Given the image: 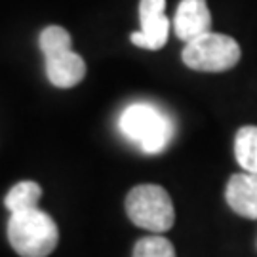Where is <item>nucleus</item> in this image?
<instances>
[{"label":"nucleus","mask_w":257,"mask_h":257,"mask_svg":"<svg viewBox=\"0 0 257 257\" xmlns=\"http://www.w3.org/2000/svg\"><path fill=\"white\" fill-rule=\"evenodd\" d=\"M134 257H175V249L162 234H151L136 242Z\"/></svg>","instance_id":"f8f14e48"},{"label":"nucleus","mask_w":257,"mask_h":257,"mask_svg":"<svg viewBox=\"0 0 257 257\" xmlns=\"http://www.w3.org/2000/svg\"><path fill=\"white\" fill-rule=\"evenodd\" d=\"M170 29H172V21L168 19L166 14H160V16H155V18L141 21V31L132 33L130 40L138 48L160 50L168 42Z\"/></svg>","instance_id":"6e6552de"},{"label":"nucleus","mask_w":257,"mask_h":257,"mask_svg":"<svg viewBox=\"0 0 257 257\" xmlns=\"http://www.w3.org/2000/svg\"><path fill=\"white\" fill-rule=\"evenodd\" d=\"M183 63L200 73H223L240 61V46L232 37L221 33H204L185 42Z\"/></svg>","instance_id":"20e7f679"},{"label":"nucleus","mask_w":257,"mask_h":257,"mask_svg":"<svg viewBox=\"0 0 257 257\" xmlns=\"http://www.w3.org/2000/svg\"><path fill=\"white\" fill-rule=\"evenodd\" d=\"M46 74L48 80L55 88H73L82 82L86 74V63L71 48L59 54L46 55Z\"/></svg>","instance_id":"0eeeda50"},{"label":"nucleus","mask_w":257,"mask_h":257,"mask_svg":"<svg viewBox=\"0 0 257 257\" xmlns=\"http://www.w3.org/2000/svg\"><path fill=\"white\" fill-rule=\"evenodd\" d=\"M8 240L21 257H48L59 242L55 221L38 208L16 211L8 221Z\"/></svg>","instance_id":"f03ea898"},{"label":"nucleus","mask_w":257,"mask_h":257,"mask_svg":"<svg viewBox=\"0 0 257 257\" xmlns=\"http://www.w3.org/2000/svg\"><path fill=\"white\" fill-rule=\"evenodd\" d=\"M126 213L134 225L149 232H166L174 227L175 210L170 194L160 185H138L126 196Z\"/></svg>","instance_id":"7ed1b4c3"},{"label":"nucleus","mask_w":257,"mask_h":257,"mask_svg":"<svg viewBox=\"0 0 257 257\" xmlns=\"http://www.w3.org/2000/svg\"><path fill=\"white\" fill-rule=\"evenodd\" d=\"M38 46H40L42 54L46 57V55L59 54V52H65V50H71L73 40H71V35H69L63 27L50 25V27H46L40 33V37H38Z\"/></svg>","instance_id":"9b49d317"},{"label":"nucleus","mask_w":257,"mask_h":257,"mask_svg":"<svg viewBox=\"0 0 257 257\" xmlns=\"http://www.w3.org/2000/svg\"><path fill=\"white\" fill-rule=\"evenodd\" d=\"M174 31L183 42L211 31V14L206 0H181L174 18Z\"/></svg>","instance_id":"39448f33"},{"label":"nucleus","mask_w":257,"mask_h":257,"mask_svg":"<svg viewBox=\"0 0 257 257\" xmlns=\"http://www.w3.org/2000/svg\"><path fill=\"white\" fill-rule=\"evenodd\" d=\"M120 132L147 155L162 153L174 136V124L168 114L149 103H132L122 110Z\"/></svg>","instance_id":"f257e3e1"},{"label":"nucleus","mask_w":257,"mask_h":257,"mask_svg":"<svg viewBox=\"0 0 257 257\" xmlns=\"http://www.w3.org/2000/svg\"><path fill=\"white\" fill-rule=\"evenodd\" d=\"M40 196H42L40 185L35 181H21L10 189V193L4 198V204H6L10 213H16V211L38 208Z\"/></svg>","instance_id":"9d476101"},{"label":"nucleus","mask_w":257,"mask_h":257,"mask_svg":"<svg viewBox=\"0 0 257 257\" xmlns=\"http://www.w3.org/2000/svg\"><path fill=\"white\" fill-rule=\"evenodd\" d=\"M166 0H139V21L164 14Z\"/></svg>","instance_id":"ddd939ff"},{"label":"nucleus","mask_w":257,"mask_h":257,"mask_svg":"<svg viewBox=\"0 0 257 257\" xmlns=\"http://www.w3.org/2000/svg\"><path fill=\"white\" fill-rule=\"evenodd\" d=\"M225 198L229 208L240 217L257 219V174H234L227 183Z\"/></svg>","instance_id":"423d86ee"},{"label":"nucleus","mask_w":257,"mask_h":257,"mask_svg":"<svg viewBox=\"0 0 257 257\" xmlns=\"http://www.w3.org/2000/svg\"><path fill=\"white\" fill-rule=\"evenodd\" d=\"M234 156L244 172L257 174V126H244L236 132Z\"/></svg>","instance_id":"1a4fd4ad"}]
</instances>
